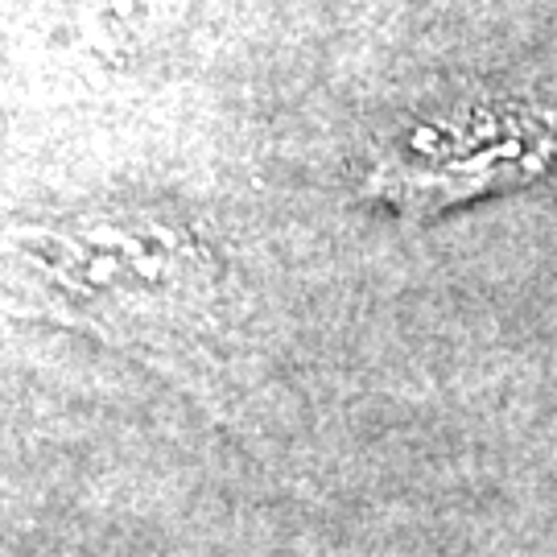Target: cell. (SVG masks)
I'll return each mask as SVG.
<instances>
[{
    "label": "cell",
    "instance_id": "obj_1",
    "mask_svg": "<svg viewBox=\"0 0 557 557\" xmlns=\"http://www.w3.org/2000/svg\"><path fill=\"white\" fill-rule=\"evenodd\" d=\"M557 158V124L529 108H483L442 133H418L368 174V195L400 215H438L467 199L517 190Z\"/></svg>",
    "mask_w": 557,
    "mask_h": 557
}]
</instances>
